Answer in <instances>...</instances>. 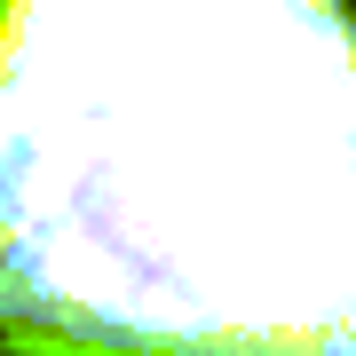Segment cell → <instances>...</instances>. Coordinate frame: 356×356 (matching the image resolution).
I'll use <instances>...</instances> for the list:
<instances>
[{"mask_svg":"<svg viewBox=\"0 0 356 356\" xmlns=\"http://www.w3.org/2000/svg\"><path fill=\"white\" fill-rule=\"evenodd\" d=\"M0 348L356 356L341 0H0Z\"/></svg>","mask_w":356,"mask_h":356,"instance_id":"cell-1","label":"cell"}]
</instances>
